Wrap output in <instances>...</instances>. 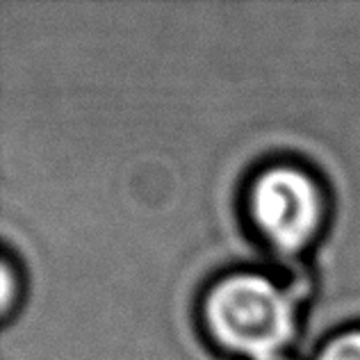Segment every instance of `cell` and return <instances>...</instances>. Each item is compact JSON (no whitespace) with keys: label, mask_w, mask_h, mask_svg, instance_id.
<instances>
[{"label":"cell","mask_w":360,"mask_h":360,"mask_svg":"<svg viewBox=\"0 0 360 360\" xmlns=\"http://www.w3.org/2000/svg\"><path fill=\"white\" fill-rule=\"evenodd\" d=\"M319 360H360V330L335 338L321 352Z\"/></svg>","instance_id":"3"},{"label":"cell","mask_w":360,"mask_h":360,"mask_svg":"<svg viewBox=\"0 0 360 360\" xmlns=\"http://www.w3.org/2000/svg\"><path fill=\"white\" fill-rule=\"evenodd\" d=\"M251 212L258 229L283 251L306 246L317 231L321 201L315 183L299 169L276 167L253 185Z\"/></svg>","instance_id":"2"},{"label":"cell","mask_w":360,"mask_h":360,"mask_svg":"<svg viewBox=\"0 0 360 360\" xmlns=\"http://www.w3.org/2000/svg\"><path fill=\"white\" fill-rule=\"evenodd\" d=\"M207 321L224 347L253 360L281 356L295 333L288 295L258 274L221 281L207 297Z\"/></svg>","instance_id":"1"},{"label":"cell","mask_w":360,"mask_h":360,"mask_svg":"<svg viewBox=\"0 0 360 360\" xmlns=\"http://www.w3.org/2000/svg\"><path fill=\"white\" fill-rule=\"evenodd\" d=\"M269 360H290V358H285V356H276V358H269Z\"/></svg>","instance_id":"4"}]
</instances>
